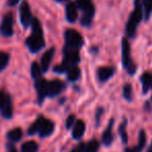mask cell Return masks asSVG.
Returning <instances> with one entry per match:
<instances>
[{
	"label": "cell",
	"instance_id": "obj_37",
	"mask_svg": "<svg viewBox=\"0 0 152 152\" xmlns=\"http://www.w3.org/2000/svg\"><path fill=\"white\" fill-rule=\"evenodd\" d=\"M124 152H139V151L135 149V147H133V148H126Z\"/></svg>",
	"mask_w": 152,
	"mask_h": 152
},
{
	"label": "cell",
	"instance_id": "obj_32",
	"mask_svg": "<svg viewBox=\"0 0 152 152\" xmlns=\"http://www.w3.org/2000/svg\"><path fill=\"white\" fill-rule=\"evenodd\" d=\"M67 70V67H65L64 65H58L54 68V71L56 72H65Z\"/></svg>",
	"mask_w": 152,
	"mask_h": 152
},
{
	"label": "cell",
	"instance_id": "obj_23",
	"mask_svg": "<svg viewBox=\"0 0 152 152\" xmlns=\"http://www.w3.org/2000/svg\"><path fill=\"white\" fill-rule=\"evenodd\" d=\"M146 142H147L146 132L144 130H141L140 131V134H139V142H137V147H135V149H137L139 152H141L142 150L145 148Z\"/></svg>",
	"mask_w": 152,
	"mask_h": 152
},
{
	"label": "cell",
	"instance_id": "obj_6",
	"mask_svg": "<svg viewBox=\"0 0 152 152\" xmlns=\"http://www.w3.org/2000/svg\"><path fill=\"white\" fill-rule=\"evenodd\" d=\"M80 61L79 57V52L78 49H72V48H67L65 49V57H64V64L63 65L67 68H72L75 67L76 64H78V61Z\"/></svg>",
	"mask_w": 152,
	"mask_h": 152
},
{
	"label": "cell",
	"instance_id": "obj_36",
	"mask_svg": "<svg viewBox=\"0 0 152 152\" xmlns=\"http://www.w3.org/2000/svg\"><path fill=\"white\" fill-rule=\"evenodd\" d=\"M7 148H9V151H7V152H18L17 149H16V148L14 147L13 144H11V143L7 144Z\"/></svg>",
	"mask_w": 152,
	"mask_h": 152
},
{
	"label": "cell",
	"instance_id": "obj_21",
	"mask_svg": "<svg viewBox=\"0 0 152 152\" xmlns=\"http://www.w3.org/2000/svg\"><path fill=\"white\" fill-rule=\"evenodd\" d=\"M100 147V144L97 140H92L89 143L85 144V152H97Z\"/></svg>",
	"mask_w": 152,
	"mask_h": 152
},
{
	"label": "cell",
	"instance_id": "obj_25",
	"mask_svg": "<svg viewBox=\"0 0 152 152\" xmlns=\"http://www.w3.org/2000/svg\"><path fill=\"white\" fill-rule=\"evenodd\" d=\"M10 61V55L7 52H0V71H3L7 67Z\"/></svg>",
	"mask_w": 152,
	"mask_h": 152
},
{
	"label": "cell",
	"instance_id": "obj_5",
	"mask_svg": "<svg viewBox=\"0 0 152 152\" xmlns=\"http://www.w3.org/2000/svg\"><path fill=\"white\" fill-rule=\"evenodd\" d=\"M0 34L3 37H12L14 34V18L13 14L7 13L4 15L0 24Z\"/></svg>",
	"mask_w": 152,
	"mask_h": 152
},
{
	"label": "cell",
	"instance_id": "obj_29",
	"mask_svg": "<svg viewBox=\"0 0 152 152\" xmlns=\"http://www.w3.org/2000/svg\"><path fill=\"white\" fill-rule=\"evenodd\" d=\"M123 95H124L125 99L130 101L132 98V89H131L130 85H125L124 90H123Z\"/></svg>",
	"mask_w": 152,
	"mask_h": 152
},
{
	"label": "cell",
	"instance_id": "obj_12",
	"mask_svg": "<svg viewBox=\"0 0 152 152\" xmlns=\"http://www.w3.org/2000/svg\"><path fill=\"white\" fill-rule=\"evenodd\" d=\"M53 54H54V48H50L43 54L42 59H41V68L42 71H47L50 66V63L52 61Z\"/></svg>",
	"mask_w": 152,
	"mask_h": 152
},
{
	"label": "cell",
	"instance_id": "obj_40",
	"mask_svg": "<svg viewBox=\"0 0 152 152\" xmlns=\"http://www.w3.org/2000/svg\"><path fill=\"white\" fill-rule=\"evenodd\" d=\"M57 1H64V0H57Z\"/></svg>",
	"mask_w": 152,
	"mask_h": 152
},
{
	"label": "cell",
	"instance_id": "obj_7",
	"mask_svg": "<svg viewBox=\"0 0 152 152\" xmlns=\"http://www.w3.org/2000/svg\"><path fill=\"white\" fill-rule=\"evenodd\" d=\"M20 21L23 27H28L32 22V15L27 1H23L20 7Z\"/></svg>",
	"mask_w": 152,
	"mask_h": 152
},
{
	"label": "cell",
	"instance_id": "obj_3",
	"mask_svg": "<svg viewBox=\"0 0 152 152\" xmlns=\"http://www.w3.org/2000/svg\"><path fill=\"white\" fill-rule=\"evenodd\" d=\"M0 113H1V116L5 119L13 118V102H12L11 96L7 93H3L0 101Z\"/></svg>",
	"mask_w": 152,
	"mask_h": 152
},
{
	"label": "cell",
	"instance_id": "obj_14",
	"mask_svg": "<svg viewBox=\"0 0 152 152\" xmlns=\"http://www.w3.org/2000/svg\"><path fill=\"white\" fill-rule=\"evenodd\" d=\"M86 130V125L85 122L83 120H78L75 123L73 127V130H72V137L75 140H79L83 135Z\"/></svg>",
	"mask_w": 152,
	"mask_h": 152
},
{
	"label": "cell",
	"instance_id": "obj_38",
	"mask_svg": "<svg viewBox=\"0 0 152 152\" xmlns=\"http://www.w3.org/2000/svg\"><path fill=\"white\" fill-rule=\"evenodd\" d=\"M147 152H152V143H151V145H150V147H149V149H148Z\"/></svg>",
	"mask_w": 152,
	"mask_h": 152
},
{
	"label": "cell",
	"instance_id": "obj_33",
	"mask_svg": "<svg viewBox=\"0 0 152 152\" xmlns=\"http://www.w3.org/2000/svg\"><path fill=\"white\" fill-rule=\"evenodd\" d=\"M83 147H85V144H80L78 147H76L75 149H73L71 152H85V149H83Z\"/></svg>",
	"mask_w": 152,
	"mask_h": 152
},
{
	"label": "cell",
	"instance_id": "obj_18",
	"mask_svg": "<svg viewBox=\"0 0 152 152\" xmlns=\"http://www.w3.org/2000/svg\"><path fill=\"white\" fill-rule=\"evenodd\" d=\"M142 83H143V91L144 93L148 92L152 89V75L150 73H144L141 77Z\"/></svg>",
	"mask_w": 152,
	"mask_h": 152
},
{
	"label": "cell",
	"instance_id": "obj_9",
	"mask_svg": "<svg viewBox=\"0 0 152 152\" xmlns=\"http://www.w3.org/2000/svg\"><path fill=\"white\" fill-rule=\"evenodd\" d=\"M65 88V83L63 81L58 80V79H54L48 83V90H47V96H56L61 93Z\"/></svg>",
	"mask_w": 152,
	"mask_h": 152
},
{
	"label": "cell",
	"instance_id": "obj_20",
	"mask_svg": "<svg viewBox=\"0 0 152 152\" xmlns=\"http://www.w3.org/2000/svg\"><path fill=\"white\" fill-rule=\"evenodd\" d=\"M43 120H44V117H39L38 119H37L36 121H34V123H32L31 125H30V127L28 128V130H27V133L29 135H34V134H36V133H38L39 132V129H40V126H41V124H42V122H43Z\"/></svg>",
	"mask_w": 152,
	"mask_h": 152
},
{
	"label": "cell",
	"instance_id": "obj_34",
	"mask_svg": "<svg viewBox=\"0 0 152 152\" xmlns=\"http://www.w3.org/2000/svg\"><path fill=\"white\" fill-rule=\"evenodd\" d=\"M102 112H103V110H102L101 108H98L97 113H96V121H97V125H99V119H100V115L102 114Z\"/></svg>",
	"mask_w": 152,
	"mask_h": 152
},
{
	"label": "cell",
	"instance_id": "obj_35",
	"mask_svg": "<svg viewBox=\"0 0 152 152\" xmlns=\"http://www.w3.org/2000/svg\"><path fill=\"white\" fill-rule=\"evenodd\" d=\"M20 0H7V5L9 7H15Z\"/></svg>",
	"mask_w": 152,
	"mask_h": 152
},
{
	"label": "cell",
	"instance_id": "obj_15",
	"mask_svg": "<svg viewBox=\"0 0 152 152\" xmlns=\"http://www.w3.org/2000/svg\"><path fill=\"white\" fill-rule=\"evenodd\" d=\"M143 18V7L140 0H134V11L131 14L130 19L135 23H139Z\"/></svg>",
	"mask_w": 152,
	"mask_h": 152
},
{
	"label": "cell",
	"instance_id": "obj_26",
	"mask_svg": "<svg viewBox=\"0 0 152 152\" xmlns=\"http://www.w3.org/2000/svg\"><path fill=\"white\" fill-rule=\"evenodd\" d=\"M41 74H42V68L39 65L38 63H32L31 64V76L34 79H38L41 77Z\"/></svg>",
	"mask_w": 152,
	"mask_h": 152
},
{
	"label": "cell",
	"instance_id": "obj_11",
	"mask_svg": "<svg viewBox=\"0 0 152 152\" xmlns=\"http://www.w3.org/2000/svg\"><path fill=\"white\" fill-rule=\"evenodd\" d=\"M113 125H114V120H110L108 123V126L102 133V142L105 146H110L114 141V134H113Z\"/></svg>",
	"mask_w": 152,
	"mask_h": 152
},
{
	"label": "cell",
	"instance_id": "obj_8",
	"mask_svg": "<svg viewBox=\"0 0 152 152\" xmlns=\"http://www.w3.org/2000/svg\"><path fill=\"white\" fill-rule=\"evenodd\" d=\"M36 90H37V94H38V99H39V103H42L44 98L47 96V90H48V83H47L46 79L40 78L36 79Z\"/></svg>",
	"mask_w": 152,
	"mask_h": 152
},
{
	"label": "cell",
	"instance_id": "obj_19",
	"mask_svg": "<svg viewBox=\"0 0 152 152\" xmlns=\"http://www.w3.org/2000/svg\"><path fill=\"white\" fill-rule=\"evenodd\" d=\"M39 150V145L34 141H27L21 146V152H37Z\"/></svg>",
	"mask_w": 152,
	"mask_h": 152
},
{
	"label": "cell",
	"instance_id": "obj_4",
	"mask_svg": "<svg viewBox=\"0 0 152 152\" xmlns=\"http://www.w3.org/2000/svg\"><path fill=\"white\" fill-rule=\"evenodd\" d=\"M26 45L29 48L32 53H37L45 46V41L43 38V34H32L26 39Z\"/></svg>",
	"mask_w": 152,
	"mask_h": 152
},
{
	"label": "cell",
	"instance_id": "obj_10",
	"mask_svg": "<svg viewBox=\"0 0 152 152\" xmlns=\"http://www.w3.org/2000/svg\"><path fill=\"white\" fill-rule=\"evenodd\" d=\"M53 130H54V123H53L52 121L48 120V119L44 118L38 133L41 137H49V135L53 132Z\"/></svg>",
	"mask_w": 152,
	"mask_h": 152
},
{
	"label": "cell",
	"instance_id": "obj_24",
	"mask_svg": "<svg viewBox=\"0 0 152 152\" xmlns=\"http://www.w3.org/2000/svg\"><path fill=\"white\" fill-rule=\"evenodd\" d=\"M137 23H135L134 21H132L131 19L128 20L127 25H126V32H127V34H128V37H130V38L134 37L135 30H137Z\"/></svg>",
	"mask_w": 152,
	"mask_h": 152
},
{
	"label": "cell",
	"instance_id": "obj_16",
	"mask_svg": "<svg viewBox=\"0 0 152 152\" xmlns=\"http://www.w3.org/2000/svg\"><path fill=\"white\" fill-rule=\"evenodd\" d=\"M98 78L100 81H106L107 79H110L114 74V69L112 67H101L98 69Z\"/></svg>",
	"mask_w": 152,
	"mask_h": 152
},
{
	"label": "cell",
	"instance_id": "obj_31",
	"mask_svg": "<svg viewBox=\"0 0 152 152\" xmlns=\"http://www.w3.org/2000/svg\"><path fill=\"white\" fill-rule=\"evenodd\" d=\"M74 121H75V116H74V115H70V116L68 117L67 121H66V127H67L68 129H70L73 126Z\"/></svg>",
	"mask_w": 152,
	"mask_h": 152
},
{
	"label": "cell",
	"instance_id": "obj_27",
	"mask_svg": "<svg viewBox=\"0 0 152 152\" xmlns=\"http://www.w3.org/2000/svg\"><path fill=\"white\" fill-rule=\"evenodd\" d=\"M119 133H120V137H122L123 143L126 144L127 141H128V135H127L126 132V121H123V123L120 125V127H119Z\"/></svg>",
	"mask_w": 152,
	"mask_h": 152
},
{
	"label": "cell",
	"instance_id": "obj_2",
	"mask_svg": "<svg viewBox=\"0 0 152 152\" xmlns=\"http://www.w3.org/2000/svg\"><path fill=\"white\" fill-rule=\"evenodd\" d=\"M65 40L67 48L78 49L83 44V39L81 34L75 29H68L65 34Z\"/></svg>",
	"mask_w": 152,
	"mask_h": 152
},
{
	"label": "cell",
	"instance_id": "obj_22",
	"mask_svg": "<svg viewBox=\"0 0 152 152\" xmlns=\"http://www.w3.org/2000/svg\"><path fill=\"white\" fill-rule=\"evenodd\" d=\"M80 76V70L77 67H72L68 70V79L71 81H75Z\"/></svg>",
	"mask_w": 152,
	"mask_h": 152
},
{
	"label": "cell",
	"instance_id": "obj_28",
	"mask_svg": "<svg viewBox=\"0 0 152 152\" xmlns=\"http://www.w3.org/2000/svg\"><path fill=\"white\" fill-rule=\"evenodd\" d=\"M143 5L145 9V16L146 18H148L152 12V0H144Z\"/></svg>",
	"mask_w": 152,
	"mask_h": 152
},
{
	"label": "cell",
	"instance_id": "obj_1",
	"mask_svg": "<svg viewBox=\"0 0 152 152\" xmlns=\"http://www.w3.org/2000/svg\"><path fill=\"white\" fill-rule=\"evenodd\" d=\"M122 61L123 65L126 68L128 73L132 75L137 70V66L132 63L130 58V46H129L128 40L126 38H124L122 41Z\"/></svg>",
	"mask_w": 152,
	"mask_h": 152
},
{
	"label": "cell",
	"instance_id": "obj_13",
	"mask_svg": "<svg viewBox=\"0 0 152 152\" xmlns=\"http://www.w3.org/2000/svg\"><path fill=\"white\" fill-rule=\"evenodd\" d=\"M22 137H23V131L20 127H16V128L12 129L7 133V139L9 140L11 144L19 142L22 139Z\"/></svg>",
	"mask_w": 152,
	"mask_h": 152
},
{
	"label": "cell",
	"instance_id": "obj_39",
	"mask_svg": "<svg viewBox=\"0 0 152 152\" xmlns=\"http://www.w3.org/2000/svg\"><path fill=\"white\" fill-rule=\"evenodd\" d=\"M2 95H3V92L0 91V101H1V98H2Z\"/></svg>",
	"mask_w": 152,
	"mask_h": 152
},
{
	"label": "cell",
	"instance_id": "obj_17",
	"mask_svg": "<svg viewBox=\"0 0 152 152\" xmlns=\"http://www.w3.org/2000/svg\"><path fill=\"white\" fill-rule=\"evenodd\" d=\"M66 16L69 22H75L77 19V5L73 2H70L66 9Z\"/></svg>",
	"mask_w": 152,
	"mask_h": 152
},
{
	"label": "cell",
	"instance_id": "obj_30",
	"mask_svg": "<svg viewBox=\"0 0 152 152\" xmlns=\"http://www.w3.org/2000/svg\"><path fill=\"white\" fill-rule=\"evenodd\" d=\"M92 4V0H77V5L79 9H81L83 11L85 9H87L89 5Z\"/></svg>",
	"mask_w": 152,
	"mask_h": 152
}]
</instances>
